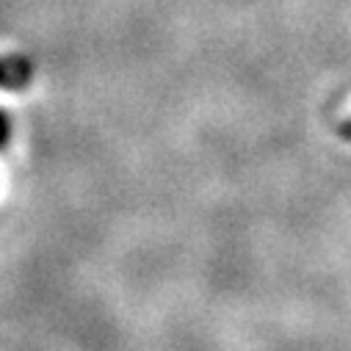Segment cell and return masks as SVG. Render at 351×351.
Returning <instances> with one entry per match:
<instances>
[{
    "mask_svg": "<svg viewBox=\"0 0 351 351\" xmlns=\"http://www.w3.org/2000/svg\"><path fill=\"white\" fill-rule=\"evenodd\" d=\"M34 80V64L25 56H6L0 58V89L20 92L28 89Z\"/></svg>",
    "mask_w": 351,
    "mask_h": 351,
    "instance_id": "6da1fadb",
    "label": "cell"
},
{
    "mask_svg": "<svg viewBox=\"0 0 351 351\" xmlns=\"http://www.w3.org/2000/svg\"><path fill=\"white\" fill-rule=\"evenodd\" d=\"M337 136H340V138H346V141H351V117H348V119H343V122L337 125Z\"/></svg>",
    "mask_w": 351,
    "mask_h": 351,
    "instance_id": "3957f363",
    "label": "cell"
},
{
    "mask_svg": "<svg viewBox=\"0 0 351 351\" xmlns=\"http://www.w3.org/2000/svg\"><path fill=\"white\" fill-rule=\"evenodd\" d=\"M9 141H12V119L6 111H0V149H6Z\"/></svg>",
    "mask_w": 351,
    "mask_h": 351,
    "instance_id": "7a4b0ae2",
    "label": "cell"
}]
</instances>
